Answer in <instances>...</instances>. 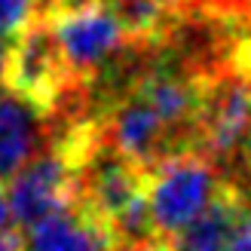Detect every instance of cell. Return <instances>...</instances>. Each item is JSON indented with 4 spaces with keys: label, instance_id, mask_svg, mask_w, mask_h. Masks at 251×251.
<instances>
[{
    "label": "cell",
    "instance_id": "cell-1",
    "mask_svg": "<svg viewBox=\"0 0 251 251\" xmlns=\"http://www.w3.org/2000/svg\"><path fill=\"white\" fill-rule=\"evenodd\" d=\"M221 166L211 156L181 153L144 172V196L159 239H172L202 215L224 190Z\"/></svg>",
    "mask_w": 251,
    "mask_h": 251
},
{
    "label": "cell",
    "instance_id": "cell-2",
    "mask_svg": "<svg viewBox=\"0 0 251 251\" xmlns=\"http://www.w3.org/2000/svg\"><path fill=\"white\" fill-rule=\"evenodd\" d=\"M46 22L74 80L98 77L107 61H114L129 46V34L107 0H86L80 6L52 9L46 12Z\"/></svg>",
    "mask_w": 251,
    "mask_h": 251
},
{
    "label": "cell",
    "instance_id": "cell-3",
    "mask_svg": "<svg viewBox=\"0 0 251 251\" xmlns=\"http://www.w3.org/2000/svg\"><path fill=\"white\" fill-rule=\"evenodd\" d=\"M248 132H251V74L230 65L202 83L199 150L224 169V162L239 159Z\"/></svg>",
    "mask_w": 251,
    "mask_h": 251
},
{
    "label": "cell",
    "instance_id": "cell-4",
    "mask_svg": "<svg viewBox=\"0 0 251 251\" xmlns=\"http://www.w3.org/2000/svg\"><path fill=\"white\" fill-rule=\"evenodd\" d=\"M74 83L71 71L61 58V49L49 31L46 16L34 22L25 34L9 43V68H6V86L40 104L46 114H52L61 95Z\"/></svg>",
    "mask_w": 251,
    "mask_h": 251
},
{
    "label": "cell",
    "instance_id": "cell-5",
    "mask_svg": "<svg viewBox=\"0 0 251 251\" xmlns=\"http://www.w3.org/2000/svg\"><path fill=\"white\" fill-rule=\"evenodd\" d=\"M101 135L110 147L120 150V153L129 162H135L141 172L153 169L156 162L169 159V156L187 153L181 147V141L175 138V132L162 123V117L138 92L117 98V101L104 110Z\"/></svg>",
    "mask_w": 251,
    "mask_h": 251
},
{
    "label": "cell",
    "instance_id": "cell-6",
    "mask_svg": "<svg viewBox=\"0 0 251 251\" xmlns=\"http://www.w3.org/2000/svg\"><path fill=\"white\" fill-rule=\"evenodd\" d=\"M6 196L12 221L28 230L52 211L77 202V169L58 147L46 150L6 181Z\"/></svg>",
    "mask_w": 251,
    "mask_h": 251
},
{
    "label": "cell",
    "instance_id": "cell-7",
    "mask_svg": "<svg viewBox=\"0 0 251 251\" xmlns=\"http://www.w3.org/2000/svg\"><path fill=\"white\" fill-rule=\"evenodd\" d=\"M52 138V120L22 92L0 86V184H6L31 159L46 153Z\"/></svg>",
    "mask_w": 251,
    "mask_h": 251
},
{
    "label": "cell",
    "instance_id": "cell-8",
    "mask_svg": "<svg viewBox=\"0 0 251 251\" xmlns=\"http://www.w3.org/2000/svg\"><path fill=\"white\" fill-rule=\"evenodd\" d=\"M22 251H117V239L92 208L71 202L25 230Z\"/></svg>",
    "mask_w": 251,
    "mask_h": 251
},
{
    "label": "cell",
    "instance_id": "cell-9",
    "mask_svg": "<svg viewBox=\"0 0 251 251\" xmlns=\"http://www.w3.org/2000/svg\"><path fill=\"white\" fill-rule=\"evenodd\" d=\"M107 3L117 12L129 40H138V43H156L166 31V25L172 22V16L156 0H107Z\"/></svg>",
    "mask_w": 251,
    "mask_h": 251
},
{
    "label": "cell",
    "instance_id": "cell-10",
    "mask_svg": "<svg viewBox=\"0 0 251 251\" xmlns=\"http://www.w3.org/2000/svg\"><path fill=\"white\" fill-rule=\"evenodd\" d=\"M49 12V0H0V43L16 40Z\"/></svg>",
    "mask_w": 251,
    "mask_h": 251
},
{
    "label": "cell",
    "instance_id": "cell-11",
    "mask_svg": "<svg viewBox=\"0 0 251 251\" xmlns=\"http://www.w3.org/2000/svg\"><path fill=\"white\" fill-rule=\"evenodd\" d=\"M236 162H239V175H236L230 184L248 199V193H251V132H248V138H245V144H242L239 159H236Z\"/></svg>",
    "mask_w": 251,
    "mask_h": 251
},
{
    "label": "cell",
    "instance_id": "cell-12",
    "mask_svg": "<svg viewBox=\"0 0 251 251\" xmlns=\"http://www.w3.org/2000/svg\"><path fill=\"white\" fill-rule=\"evenodd\" d=\"M224 251H251V205H245L239 224H236V230L230 236V242Z\"/></svg>",
    "mask_w": 251,
    "mask_h": 251
},
{
    "label": "cell",
    "instance_id": "cell-13",
    "mask_svg": "<svg viewBox=\"0 0 251 251\" xmlns=\"http://www.w3.org/2000/svg\"><path fill=\"white\" fill-rule=\"evenodd\" d=\"M156 3L169 12V16H187V12H196V9H215L211 0H156Z\"/></svg>",
    "mask_w": 251,
    "mask_h": 251
},
{
    "label": "cell",
    "instance_id": "cell-14",
    "mask_svg": "<svg viewBox=\"0 0 251 251\" xmlns=\"http://www.w3.org/2000/svg\"><path fill=\"white\" fill-rule=\"evenodd\" d=\"M211 6L230 16H251V0H211Z\"/></svg>",
    "mask_w": 251,
    "mask_h": 251
},
{
    "label": "cell",
    "instance_id": "cell-15",
    "mask_svg": "<svg viewBox=\"0 0 251 251\" xmlns=\"http://www.w3.org/2000/svg\"><path fill=\"white\" fill-rule=\"evenodd\" d=\"M3 230H12V208H9L6 184H0V233Z\"/></svg>",
    "mask_w": 251,
    "mask_h": 251
},
{
    "label": "cell",
    "instance_id": "cell-16",
    "mask_svg": "<svg viewBox=\"0 0 251 251\" xmlns=\"http://www.w3.org/2000/svg\"><path fill=\"white\" fill-rule=\"evenodd\" d=\"M117 251H169L166 239H153V242H141V245H117Z\"/></svg>",
    "mask_w": 251,
    "mask_h": 251
},
{
    "label": "cell",
    "instance_id": "cell-17",
    "mask_svg": "<svg viewBox=\"0 0 251 251\" xmlns=\"http://www.w3.org/2000/svg\"><path fill=\"white\" fill-rule=\"evenodd\" d=\"M6 68H9V43H0V86L6 83Z\"/></svg>",
    "mask_w": 251,
    "mask_h": 251
}]
</instances>
